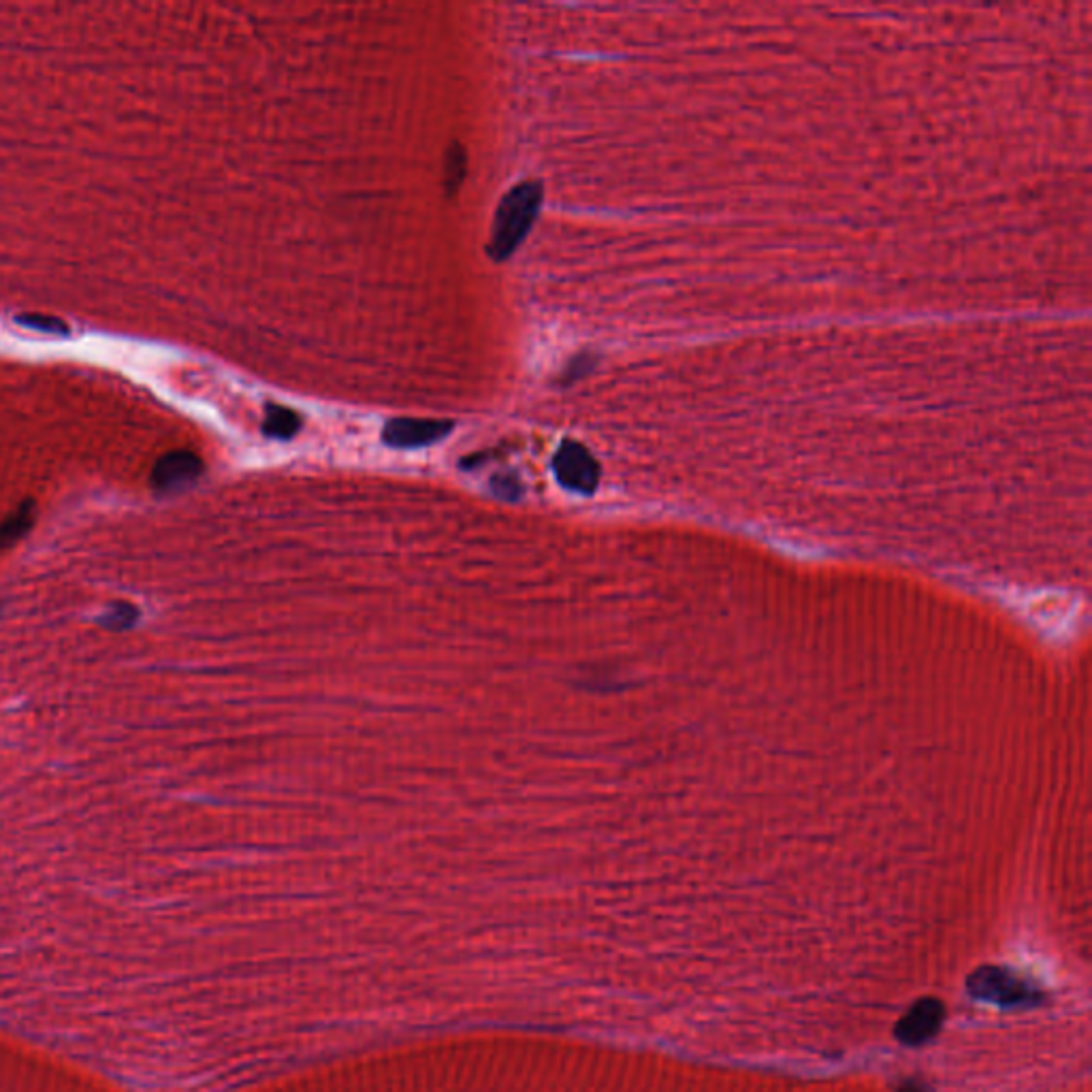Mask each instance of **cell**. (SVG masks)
Here are the masks:
<instances>
[{
    "label": "cell",
    "instance_id": "8",
    "mask_svg": "<svg viewBox=\"0 0 1092 1092\" xmlns=\"http://www.w3.org/2000/svg\"><path fill=\"white\" fill-rule=\"evenodd\" d=\"M137 617V610L131 604H115L111 612L105 617V625H111L115 630H124L126 625H131Z\"/></svg>",
    "mask_w": 1092,
    "mask_h": 1092
},
{
    "label": "cell",
    "instance_id": "9",
    "mask_svg": "<svg viewBox=\"0 0 1092 1092\" xmlns=\"http://www.w3.org/2000/svg\"><path fill=\"white\" fill-rule=\"evenodd\" d=\"M491 489L502 499H517L521 495V484L517 479H513V476H495L491 483Z\"/></svg>",
    "mask_w": 1092,
    "mask_h": 1092
},
{
    "label": "cell",
    "instance_id": "2",
    "mask_svg": "<svg viewBox=\"0 0 1092 1092\" xmlns=\"http://www.w3.org/2000/svg\"><path fill=\"white\" fill-rule=\"evenodd\" d=\"M553 468L557 483L576 493H594L600 483L598 461L583 444L572 442V440H566L560 450L555 452Z\"/></svg>",
    "mask_w": 1092,
    "mask_h": 1092
},
{
    "label": "cell",
    "instance_id": "7",
    "mask_svg": "<svg viewBox=\"0 0 1092 1092\" xmlns=\"http://www.w3.org/2000/svg\"><path fill=\"white\" fill-rule=\"evenodd\" d=\"M20 327H26V329H34V331H41V333H52V335H68L71 329H68V324L61 318L56 316H48V314H20L16 318Z\"/></svg>",
    "mask_w": 1092,
    "mask_h": 1092
},
{
    "label": "cell",
    "instance_id": "1",
    "mask_svg": "<svg viewBox=\"0 0 1092 1092\" xmlns=\"http://www.w3.org/2000/svg\"><path fill=\"white\" fill-rule=\"evenodd\" d=\"M544 189L540 182H523L504 194L499 203L486 252L493 261H506L527 237L540 214Z\"/></svg>",
    "mask_w": 1092,
    "mask_h": 1092
},
{
    "label": "cell",
    "instance_id": "5",
    "mask_svg": "<svg viewBox=\"0 0 1092 1092\" xmlns=\"http://www.w3.org/2000/svg\"><path fill=\"white\" fill-rule=\"evenodd\" d=\"M299 427H301V418L297 412L284 408V405H275V403L267 405L265 423H263L265 436H270L273 440H290L299 432Z\"/></svg>",
    "mask_w": 1092,
    "mask_h": 1092
},
{
    "label": "cell",
    "instance_id": "3",
    "mask_svg": "<svg viewBox=\"0 0 1092 1092\" xmlns=\"http://www.w3.org/2000/svg\"><path fill=\"white\" fill-rule=\"evenodd\" d=\"M450 421L432 418H393L382 429V440L393 448H416L434 444L452 432Z\"/></svg>",
    "mask_w": 1092,
    "mask_h": 1092
},
{
    "label": "cell",
    "instance_id": "4",
    "mask_svg": "<svg viewBox=\"0 0 1092 1092\" xmlns=\"http://www.w3.org/2000/svg\"><path fill=\"white\" fill-rule=\"evenodd\" d=\"M203 472V461L189 450H173L156 461L152 484L158 491H178L192 484Z\"/></svg>",
    "mask_w": 1092,
    "mask_h": 1092
},
{
    "label": "cell",
    "instance_id": "6",
    "mask_svg": "<svg viewBox=\"0 0 1092 1092\" xmlns=\"http://www.w3.org/2000/svg\"><path fill=\"white\" fill-rule=\"evenodd\" d=\"M30 525H32V506L30 504L20 506L14 515H9L3 523H0V549H5V546L20 540L28 531Z\"/></svg>",
    "mask_w": 1092,
    "mask_h": 1092
},
{
    "label": "cell",
    "instance_id": "10",
    "mask_svg": "<svg viewBox=\"0 0 1092 1092\" xmlns=\"http://www.w3.org/2000/svg\"><path fill=\"white\" fill-rule=\"evenodd\" d=\"M463 171H466V156H463V152H461L459 147H455V152H452V149H450V154H448V167H446V173H448V182H446V184H448V189H452V186H459V182H461V178H463Z\"/></svg>",
    "mask_w": 1092,
    "mask_h": 1092
}]
</instances>
